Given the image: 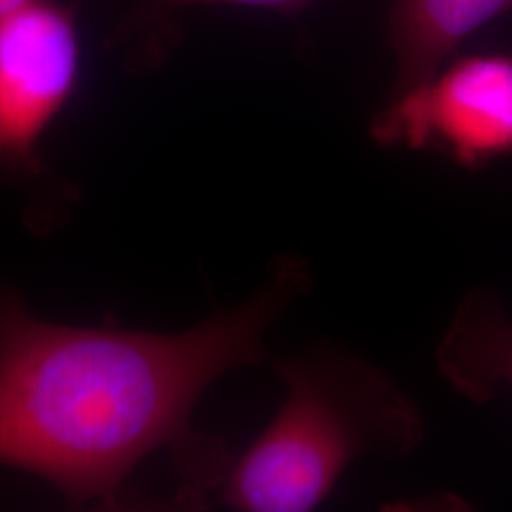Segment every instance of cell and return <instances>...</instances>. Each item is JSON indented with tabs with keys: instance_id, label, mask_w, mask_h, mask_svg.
Listing matches in <instances>:
<instances>
[{
	"instance_id": "obj_1",
	"label": "cell",
	"mask_w": 512,
	"mask_h": 512,
	"mask_svg": "<svg viewBox=\"0 0 512 512\" xmlns=\"http://www.w3.org/2000/svg\"><path fill=\"white\" fill-rule=\"evenodd\" d=\"M310 285L304 258L279 256L249 300L181 334L52 325L0 300V463L76 505L114 501L162 448L194 484L222 486L230 463L190 431L192 410L222 374L266 359V332Z\"/></svg>"
},
{
	"instance_id": "obj_2",
	"label": "cell",
	"mask_w": 512,
	"mask_h": 512,
	"mask_svg": "<svg viewBox=\"0 0 512 512\" xmlns=\"http://www.w3.org/2000/svg\"><path fill=\"white\" fill-rule=\"evenodd\" d=\"M275 374L285 401L222 482L238 511H313L355 461L403 458L423 442L418 404L357 355L308 349L279 359Z\"/></svg>"
},
{
	"instance_id": "obj_3",
	"label": "cell",
	"mask_w": 512,
	"mask_h": 512,
	"mask_svg": "<svg viewBox=\"0 0 512 512\" xmlns=\"http://www.w3.org/2000/svg\"><path fill=\"white\" fill-rule=\"evenodd\" d=\"M385 147L437 150L476 169L512 156V57L469 55L395 93L372 122Z\"/></svg>"
},
{
	"instance_id": "obj_4",
	"label": "cell",
	"mask_w": 512,
	"mask_h": 512,
	"mask_svg": "<svg viewBox=\"0 0 512 512\" xmlns=\"http://www.w3.org/2000/svg\"><path fill=\"white\" fill-rule=\"evenodd\" d=\"M80 74L76 16L31 0L0 19V164L33 173L44 131L73 97Z\"/></svg>"
},
{
	"instance_id": "obj_5",
	"label": "cell",
	"mask_w": 512,
	"mask_h": 512,
	"mask_svg": "<svg viewBox=\"0 0 512 512\" xmlns=\"http://www.w3.org/2000/svg\"><path fill=\"white\" fill-rule=\"evenodd\" d=\"M442 378L473 403L512 391V319L490 291L467 294L437 348Z\"/></svg>"
},
{
	"instance_id": "obj_6",
	"label": "cell",
	"mask_w": 512,
	"mask_h": 512,
	"mask_svg": "<svg viewBox=\"0 0 512 512\" xmlns=\"http://www.w3.org/2000/svg\"><path fill=\"white\" fill-rule=\"evenodd\" d=\"M509 10L512 0H397L391 16L395 93L431 78L465 38Z\"/></svg>"
},
{
	"instance_id": "obj_7",
	"label": "cell",
	"mask_w": 512,
	"mask_h": 512,
	"mask_svg": "<svg viewBox=\"0 0 512 512\" xmlns=\"http://www.w3.org/2000/svg\"><path fill=\"white\" fill-rule=\"evenodd\" d=\"M310 0H143L135 12L126 19V23L116 33V40L128 37L135 33L139 27L148 25L154 19L164 18L194 4H236V6H253V8H268V10H281V12H294L304 8Z\"/></svg>"
},
{
	"instance_id": "obj_8",
	"label": "cell",
	"mask_w": 512,
	"mask_h": 512,
	"mask_svg": "<svg viewBox=\"0 0 512 512\" xmlns=\"http://www.w3.org/2000/svg\"><path fill=\"white\" fill-rule=\"evenodd\" d=\"M29 2L31 0H0V19L8 18L10 14H14L16 10L23 8Z\"/></svg>"
}]
</instances>
